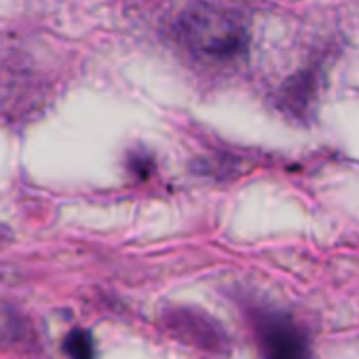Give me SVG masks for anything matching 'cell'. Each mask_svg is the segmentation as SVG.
I'll use <instances>...</instances> for the list:
<instances>
[{"mask_svg":"<svg viewBox=\"0 0 359 359\" xmlns=\"http://www.w3.org/2000/svg\"><path fill=\"white\" fill-rule=\"evenodd\" d=\"M169 330L184 338L191 344H199L205 348H220L224 344V334L222 330L210 321L203 315H195L191 311H182V313H173L169 317Z\"/></svg>","mask_w":359,"mask_h":359,"instance_id":"3","label":"cell"},{"mask_svg":"<svg viewBox=\"0 0 359 359\" xmlns=\"http://www.w3.org/2000/svg\"><path fill=\"white\" fill-rule=\"evenodd\" d=\"M252 319L264 359H313L309 336L287 313L254 309Z\"/></svg>","mask_w":359,"mask_h":359,"instance_id":"2","label":"cell"},{"mask_svg":"<svg viewBox=\"0 0 359 359\" xmlns=\"http://www.w3.org/2000/svg\"><path fill=\"white\" fill-rule=\"evenodd\" d=\"M180 41L191 53L212 62H233L248 51L245 20L222 5L197 3L184 11L177 24Z\"/></svg>","mask_w":359,"mask_h":359,"instance_id":"1","label":"cell"},{"mask_svg":"<svg viewBox=\"0 0 359 359\" xmlns=\"http://www.w3.org/2000/svg\"><path fill=\"white\" fill-rule=\"evenodd\" d=\"M64 348L72 359H93V336L89 330H74L64 340Z\"/></svg>","mask_w":359,"mask_h":359,"instance_id":"4","label":"cell"}]
</instances>
